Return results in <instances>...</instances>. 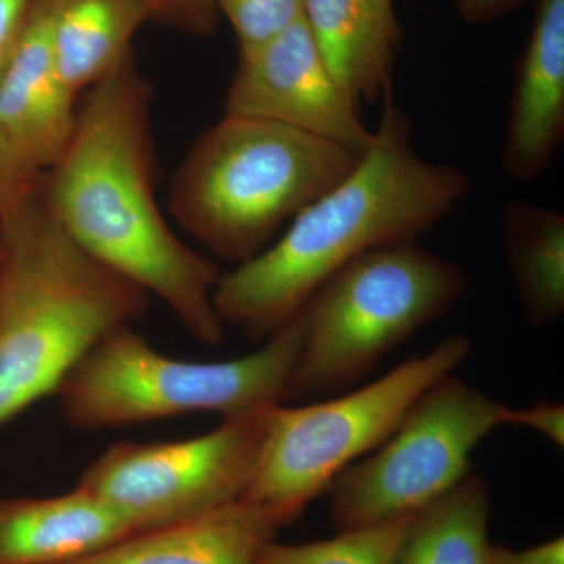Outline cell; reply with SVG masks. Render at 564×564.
Returning a JSON list of instances; mask_svg holds the SVG:
<instances>
[{
    "label": "cell",
    "mask_w": 564,
    "mask_h": 564,
    "mask_svg": "<svg viewBox=\"0 0 564 564\" xmlns=\"http://www.w3.org/2000/svg\"><path fill=\"white\" fill-rule=\"evenodd\" d=\"M151 85L129 61L84 93L68 147L41 180L62 228L124 280L162 300L195 339L221 344L217 265L182 242L155 196Z\"/></svg>",
    "instance_id": "1"
},
{
    "label": "cell",
    "mask_w": 564,
    "mask_h": 564,
    "mask_svg": "<svg viewBox=\"0 0 564 564\" xmlns=\"http://www.w3.org/2000/svg\"><path fill=\"white\" fill-rule=\"evenodd\" d=\"M392 96L352 172L293 217L276 242L220 274L214 304L223 323L269 339L347 263L414 242L469 195L463 170L415 151L413 122Z\"/></svg>",
    "instance_id": "2"
},
{
    "label": "cell",
    "mask_w": 564,
    "mask_h": 564,
    "mask_svg": "<svg viewBox=\"0 0 564 564\" xmlns=\"http://www.w3.org/2000/svg\"><path fill=\"white\" fill-rule=\"evenodd\" d=\"M148 300L62 228L41 182L0 212V426L55 395L74 364L139 321Z\"/></svg>",
    "instance_id": "3"
},
{
    "label": "cell",
    "mask_w": 564,
    "mask_h": 564,
    "mask_svg": "<svg viewBox=\"0 0 564 564\" xmlns=\"http://www.w3.org/2000/svg\"><path fill=\"white\" fill-rule=\"evenodd\" d=\"M361 155L278 122L223 115L174 172L170 214L212 254L239 265L347 177Z\"/></svg>",
    "instance_id": "4"
},
{
    "label": "cell",
    "mask_w": 564,
    "mask_h": 564,
    "mask_svg": "<svg viewBox=\"0 0 564 564\" xmlns=\"http://www.w3.org/2000/svg\"><path fill=\"white\" fill-rule=\"evenodd\" d=\"M303 311L261 350L231 361L169 358L131 325L120 326L74 364L55 397L63 417L80 430L121 429L202 413L223 417L288 402L302 355Z\"/></svg>",
    "instance_id": "5"
},
{
    "label": "cell",
    "mask_w": 564,
    "mask_h": 564,
    "mask_svg": "<svg viewBox=\"0 0 564 564\" xmlns=\"http://www.w3.org/2000/svg\"><path fill=\"white\" fill-rule=\"evenodd\" d=\"M467 288L462 267L415 240L347 263L303 310L302 355L288 402L358 383L392 348L444 317Z\"/></svg>",
    "instance_id": "6"
},
{
    "label": "cell",
    "mask_w": 564,
    "mask_h": 564,
    "mask_svg": "<svg viewBox=\"0 0 564 564\" xmlns=\"http://www.w3.org/2000/svg\"><path fill=\"white\" fill-rule=\"evenodd\" d=\"M470 351L473 340L455 334L343 397L293 408L269 404L261 456L240 500L278 530L292 524L337 475L380 447L419 397L454 373Z\"/></svg>",
    "instance_id": "7"
},
{
    "label": "cell",
    "mask_w": 564,
    "mask_h": 564,
    "mask_svg": "<svg viewBox=\"0 0 564 564\" xmlns=\"http://www.w3.org/2000/svg\"><path fill=\"white\" fill-rule=\"evenodd\" d=\"M507 404L454 377L419 397L395 432L328 488L336 533L415 513L469 475L470 455L503 425Z\"/></svg>",
    "instance_id": "8"
},
{
    "label": "cell",
    "mask_w": 564,
    "mask_h": 564,
    "mask_svg": "<svg viewBox=\"0 0 564 564\" xmlns=\"http://www.w3.org/2000/svg\"><path fill=\"white\" fill-rule=\"evenodd\" d=\"M263 410L223 417L191 440L111 445L77 486L124 516L135 533L202 518L247 491L261 456Z\"/></svg>",
    "instance_id": "9"
},
{
    "label": "cell",
    "mask_w": 564,
    "mask_h": 564,
    "mask_svg": "<svg viewBox=\"0 0 564 564\" xmlns=\"http://www.w3.org/2000/svg\"><path fill=\"white\" fill-rule=\"evenodd\" d=\"M359 109L334 79L304 20L239 54L225 99V115L278 122L364 152L372 131Z\"/></svg>",
    "instance_id": "10"
},
{
    "label": "cell",
    "mask_w": 564,
    "mask_h": 564,
    "mask_svg": "<svg viewBox=\"0 0 564 564\" xmlns=\"http://www.w3.org/2000/svg\"><path fill=\"white\" fill-rule=\"evenodd\" d=\"M77 101L54 68L46 10L35 0L0 82V212L61 161L76 129Z\"/></svg>",
    "instance_id": "11"
},
{
    "label": "cell",
    "mask_w": 564,
    "mask_h": 564,
    "mask_svg": "<svg viewBox=\"0 0 564 564\" xmlns=\"http://www.w3.org/2000/svg\"><path fill=\"white\" fill-rule=\"evenodd\" d=\"M564 141V0H540L518 66L502 151L511 180L533 182Z\"/></svg>",
    "instance_id": "12"
},
{
    "label": "cell",
    "mask_w": 564,
    "mask_h": 564,
    "mask_svg": "<svg viewBox=\"0 0 564 564\" xmlns=\"http://www.w3.org/2000/svg\"><path fill=\"white\" fill-rule=\"evenodd\" d=\"M132 534L124 516L79 486L43 499H0V564L69 563Z\"/></svg>",
    "instance_id": "13"
},
{
    "label": "cell",
    "mask_w": 564,
    "mask_h": 564,
    "mask_svg": "<svg viewBox=\"0 0 564 564\" xmlns=\"http://www.w3.org/2000/svg\"><path fill=\"white\" fill-rule=\"evenodd\" d=\"M303 20L352 102L361 107L392 95L402 46L393 0H304Z\"/></svg>",
    "instance_id": "14"
},
{
    "label": "cell",
    "mask_w": 564,
    "mask_h": 564,
    "mask_svg": "<svg viewBox=\"0 0 564 564\" xmlns=\"http://www.w3.org/2000/svg\"><path fill=\"white\" fill-rule=\"evenodd\" d=\"M41 2L46 10L54 68L77 98L132 61V41L152 21L144 0Z\"/></svg>",
    "instance_id": "15"
},
{
    "label": "cell",
    "mask_w": 564,
    "mask_h": 564,
    "mask_svg": "<svg viewBox=\"0 0 564 564\" xmlns=\"http://www.w3.org/2000/svg\"><path fill=\"white\" fill-rule=\"evenodd\" d=\"M276 527L243 500L182 524L137 533L63 564H254L256 551Z\"/></svg>",
    "instance_id": "16"
},
{
    "label": "cell",
    "mask_w": 564,
    "mask_h": 564,
    "mask_svg": "<svg viewBox=\"0 0 564 564\" xmlns=\"http://www.w3.org/2000/svg\"><path fill=\"white\" fill-rule=\"evenodd\" d=\"M505 256L527 322L534 328L564 311V215L511 202L502 214Z\"/></svg>",
    "instance_id": "17"
},
{
    "label": "cell",
    "mask_w": 564,
    "mask_h": 564,
    "mask_svg": "<svg viewBox=\"0 0 564 564\" xmlns=\"http://www.w3.org/2000/svg\"><path fill=\"white\" fill-rule=\"evenodd\" d=\"M491 489L467 475L411 514L392 564H488Z\"/></svg>",
    "instance_id": "18"
},
{
    "label": "cell",
    "mask_w": 564,
    "mask_h": 564,
    "mask_svg": "<svg viewBox=\"0 0 564 564\" xmlns=\"http://www.w3.org/2000/svg\"><path fill=\"white\" fill-rule=\"evenodd\" d=\"M413 514V513H411ZM411 514L306 544L259 545L254 564H392Z\"/></svg>",
    "instance_id": "19"
},
{
    "label": "cell",
    "mask_w": 564,
    "mask_h": 564,
    "mask_svg": "<svg viewBox=\"0 0 564 564\" xmlns=\"http://www.w3.org/2000/svg\"><path fill=\"white\" fill-rule=\"evenodd\" d=\"M218 14L231 24L239 54L276 39L303 20L304 0H214Z\"/></svg>",
    "instance_id": "20"
},
{
    "label": "cell",
    "mask_w": 564,
    "mask_h": 564,
    "mask_svg": "<svg viewBox=\"0 0 564 564\" xmlns=\"http://www.w3.org/2000/svg\"><path fill=\"white\" fill-rule=\"evenodd\" d=\"M152 21L193 36H209L217 29L218 14L214 0H144Z\"/></svg>",
    "instance_id": "21"
},
{
    "label": "cell",
    "mask_w": 564,
    "mask_h": 564,
    "mask_svg": "<svg viewBox=\"0 0 564 564\" xmlns=\"http://www.w3.org/2000/svg\"><path fill=\"white\" fill-rule=\"evenodd\" d=\"M503 425L532 429L551 440L556 447L564 445V406L562 403L538 402L532 406L507 408Z\"/></svg>",
    "instance_id": "22"
},
{
    "label": "cell",
    "mask_w": 564,
    "mask_h": 564,
    "mask_svg": "<svg viewBox=\"0 0 564 564\" xmlns=\"http://www.w3.org/2000/svg\"><path fill=\"white\" fill-rule=\"evenodd\" d=\"M35 0H0V82L24 35Z\"/></svg>",
    "instance_id": "23"
},
{
    "label": "cell",
    "mask_w": 564,
    "mask_h": 564,
    "mask_svg": "<svg viewBox=\"0 0 564 564\" xmlns=\"http://www.w3.org/2000/svg\"><path fill=\"white\" fill-rule=\"evenodd\" d=\"M488 564H564L563 536L521 549V551L507 545L491 544Z\"/></svg>",
    "instance_id": "24"
},
{
    "label": "cell",
    "mask_w": 564,
    "mask_h": 564,
    "mask_svg": "<svg viewBox=\"0 0 564 564\" xmlns=\"http://www.w3.org/2000/svg\"><path fill=\"white\" fill-rule=\"evenodd\" d=\"M525 0H455L456 11L469 24L499 20L522 6Z\"/></svg>",
    "instance_id": "25"
}]
</instances>
